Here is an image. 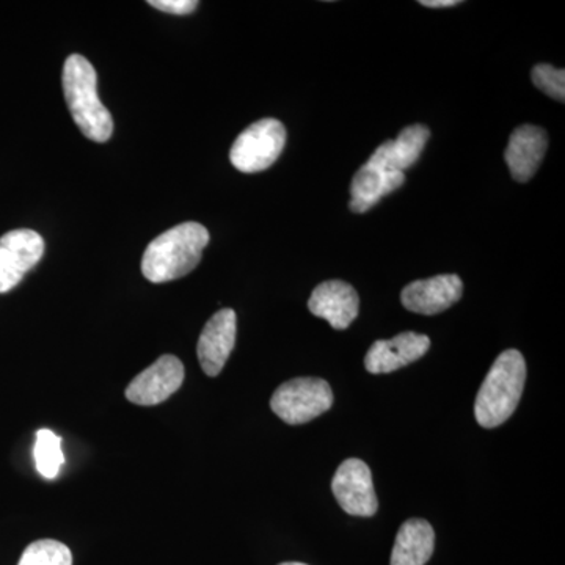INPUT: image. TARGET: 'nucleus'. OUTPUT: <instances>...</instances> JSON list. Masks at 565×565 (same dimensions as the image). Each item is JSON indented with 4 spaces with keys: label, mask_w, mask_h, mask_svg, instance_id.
Listing matches in <instances>:
<instances>
[{
    "label": "nucleus",
    "mask_w": 565,
    "mask_h": 565,
    "mask_svg": "<svg viewBox=\"0 0 565 565\" xmlns=\"http://www.w3.org/2000/svg\"><path fill=\"white\" fill-rule=\"evenodd\" d=\"M423 7H427V9H449V7H456L457 0H423Z\"/></svg>",
    "instance_id": "412c9836"
},
{
    "label": "nucleus",
    "mask_w": 565,
    "mask_h": 565,
    "mask_svg": "<svg viewBox=\"0 0 565 565\" xmlns=\"http://www.w3.org/2000/svg\"><path fill=\"white\" fill-rule=\"evenodd\" d=\"M308 310L318 318L326 319L334 330H345L359 316V294L349 282L323 281L311 294Z\"/></svg>",
    "instance_id": "f8f14e48"
},
{
    "label": "nucleus",
    "mask_w": 565,
    "mask_h": 565,
    "mask_svg": "<svg viewBox=\"0 0 565 565\" xmlns=\"http://www.w3.org/2000/svg\"><path fill=\"white\" fill-rule=\"evenodd\" d=\"M533 84L539 90L544 92L550 98L556 99V102H565V71L557 70L552 65H537L534 66Z\"/></svg>",
    "instance_id": "6ab92c4d"
},
{
    "label": "nucleus",
    "mask_w": 565,
    "mask_h": 565,
    "mask_svg": "<svg viewBox=\"0 0 565 565\" xmlns=\"http://www.w3.org/2000/svg\"><path fill=\"white\" fill-rule=\"evenodd\" d=\"M286 145V128L275 118L253 122L234 140L230 161L243 173L269 169L280 158Z\"/></svg>",
    "instance_id": "39448f33"
},
{
    "label": "nucleus",
    "mask_w": 565,
    "mask_h": 565,
    "mask_svg": "<svg viewBox=\"0 0 565 565\" xmlns=\"http://www.w3.org/2000/svg\"><path fill=\"white\" fill-rule=\"evenodd\" d=\"M63 92L73 120L87 139L104 143L114 134V118L98 96V76L87 58L70 55L63 66Z\"/></svg>",
    "instance_id": "f03ea898"
},
{
    "label": "nucleus",
    "mask_w": 565,
    "mask_h": 565,
    "mask_svg": "<svg viewBox=\"0 0 565 565\" xmlns=\"http://www.w3.org/2000/svg\"><path fill=\"white\" fill-rule=\"evenodd\" d=\"M210 244V232L196 222H185L156 237L141 258V273L151 282L177 280L191 274Z\"/></svg>",
    "instance_id": "f257e3e1"
},
{
    "label": "nucleus",
    "mask_w": 565,
    "mask_h": 565,
    "mask_svg": "<svg viewBox=\"0 0 565 565\" xmlns=\"http://www.w3.org/2000/svg\"><path fill=\"white\" fill-rule=\"evenodd\" d=\"M151 7L156 10L166 11V13L178 14V17H184V14H191L199 7L196 0H150Z\"/></svg>",
    "instance_id": "aec40b11"
},
{
    "label": "nucleus",
    "mask_w": 565,
    "mask_h": 565,
    "mask_svg": "<svg viewBox=\"0 0 565 565\" xmlns=\"http://www.w3.org/2000/svg\"><path fill=\"white\" fill-rule=\"evenodd\" d=\"M18 565H73V555L62 542L44 539L29 545Z\"/></svg>",
    "instance_id": "a211bd4d"
},
{
    "label": "nucleus",
    "mask_w": 565,
    "mask_h": 565,
    "mask_svg": "<svg viewBox=\"0 0 565 565\" xmlns=\"http://www.w3.org/2000/svg\"><path fill=\"white\" fill-rule=\"evenodd\" d=\"M430 340L426 334L404 332L393 340L375 341L364 359L371 374H390L426 355Z\"/></svg>",
    "instance_id": "9b49d317"
},
{
    "label": "nucleus",
    "mask_w": 565,
    "mask_h": 565,
    "mask_svg": "<svg viewBox=\"0 0 565 565\" xmlns=\"http://www.w3.org/2000/svg\"><path fill=\"white\" fill-rule=\"evenodd\" d=\"M332 490L345 514L373 516L377 512L373 473L363 460H344L334 473Z\"/></svg>",
    "instance_id": "0eeeda50"
},
{
    "label": "nucleus",
    "mask_w": 565,
    "mask_h": 565,
    "mask_svg": "<svg viewBox=\"0 0 565 565\" xmlns=\"http://www.w3.org/2000/svg\"><path fill=\"white\" fill-rule=\"evenodd\" d=\"M404 181V173L385 170L370 162L364 163L352 180L351 203H349L351 211L356 214L370 211L385 195L399 189Z\"/></svg>",
    "instance_id": "2eb2a0df"
},
{
    "label": "nucleus",
    "mask_w": 565,
    "mask_h": 565,
    "mask_svg": "<svg viewBox=\"0 0 565 565\" xmlns=\"http://www.w3.org/2000/svg\"><path fill=\"white\" fill-rule=\"evenodd\" d=\"M280 565H307V564H302V563H282Z\"/></svg>",
    "instance_id": "4be33fe9"
},
{
    "label": "nucleus",
    "mask_w": 565,
    "mask_h": 565,
    "mask_svg": "<svg viewBox=\"0 0 565 565\" xmlns=\"http://www.w3.org/2000/svg\"><path fill=\"white\" fill-rule=\"evenodd\" d=\"M184 382V366L181 360L173 355H163L156 360L126 388L129 403L137 405H158L169 399L181 388Z\"/></svg>",
    "instance_id": "6e6552de"
},
{
    "label": "nucleus",
    "mask_w": 565,
    "mask_h": 565,
    "mask_svg": "<svg viewBox=\"0 0 565 565\" xmlns=\"http://www.w3.org/2000/svg\"><path fill=\"white\" fill-rule=\"evenodd\" d=\"M435 546L434 527L426 520H407L396 535L392 565H426Z\"/></svg>",
    "instance_id": "dca6fc26"
},
{
    "label": "nucleus",
    "mask_w": 565,
    "mask_h": 565,
    "mask_svg": "<svg viewBox=\"0 0 565 565\" xmlns=\"http://www.w3.org/2000/svg\"><path fill=\"white\" fill-rule=\"evenodd\" d=\"M237 318L232 308L217 311L200 334L196 353L204 373L215 377L222 373L223 366L232 355L236 344Z\"/></svg>",
    "instance_id": "9d476101"
},
{
    "label": "nucleus",
    "mask_w": 565,
    "mask_h": 565,
    "mask_svg": "<svg viewBox=\"0 0 565 565\" xmlns=\"http://www.w3.org/2000/svg\"><path fill=\"white\" fill-rule=\"evenodd\" d=\"M36 470L46 479L57 478L61 468L65 463V456L62 451V438L52 430L41 429L36 434L35 449Z\"/></svg>",
    "instance_id": "f3484780"
},
{
    "label": "nucleus",
    "mask_w": 565,
    "mask_h": 565,
    "mask_svg": "<svg viewBox=\"0 0 565 565\" xmlns=\"http://www.w3.org/2000/svg\"><path fill=\"white\" fill-rule=\"evenodd\" d=\"M333 405V392L323 379L299 377L275 390L270 408L282 422L297 426L310 423Z\"/></svg>",
    "instance_id": "20e7f679"
},
{
    "label": "nucleus",
    "mask_w": 565,
    "mask_h": 565,
    "mask_svg": "<svg viewBox=\"0 0 565 565\" xmlns=\"http://www.w3.org/2000/svg\"><path fill=\"white\" fill-rule=\"evenodd\" d=\"M430 131L424 125L408 126L396 140H386L367 159L373 166L385 170L404 173L422 158L424 147L429 140Z\"/></svg>",
    "instance_id": "4468645a"
},
{
    "label": "nucleus",
    "mask_w": 565,
    "mask_h": 565,
    "mask_svg": "<svg viewBox=\"0 0 565 565\" xmlns=\"http://www.w3.org/2000/svg\"><path fill=\"white\" fill-rule=\"evenodd\" d=\"M548 137L539 126L523 125L512 132L504 159L516 182H527L544 161Z\"/></svg>",
    "instance_id": "ddd939ff"
},
{
    "label": "nucleus",
    "mask_w": 565,
    "mask_h": 565,
    "mask_svg": "<svg viewBox=\"0 0 565 565\" xmlns=\"http://www.w3.org/2000/svg\"><path fill=\"white\" fill-rule=\"evenodd\" d=\"M526 382V362L515 349L494 360L476 396L475 416L486 429L501 426L514 415Z\"/></svg>",
    "instance_id": "7ed1b4c3"
},
{
    "label": "nucleus",
    "mask_w": 565,
    "mask_h": 565,
    "mask_svg": "<svg viewBox=\"0 0 565 565\" xmlns=\"http://www.w3.org/2000/svg\"><path fill=\"white\" fill-rule=\"evenodd\" d=\"M44 241L33 230H13L0 237V294L20 285L43 258Z\"/></svg>",
    "instance_id": "423d86ee"
},
{
    "label": "nucleus",
    "mask_w": 565,
    "mask_h": 565,
    "mask_svg": "<svg viewBox=\"0 0 565 565\" xmlns=\"http://www.w3.org/2000/svg\"><path fill=\"white\" fill-rule=\"evenodd\" d=\"M463 282L459 275H437L427 280H416L405 286L401 300L408 311L424 316L444 313L459 302Z\"/></svg>",
    "instance_id": "1a4fd4ad"
}]
</instances>
